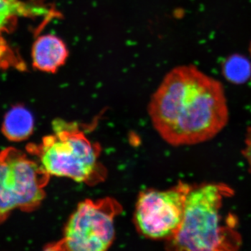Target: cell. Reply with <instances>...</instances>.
I'll return each mask as SVG.
<instances>
[{
    "label": "cell",
    "mask_w": 251,
    "mask_h": 251,
    "mask_svg": "<svg viewBox=\"0 0 251 251\" xmlns=\"http://www.w3.org/2000/svg\"><path fill=\"white\" fill-rule=\"evenodd\" d=\"M149 113L155 129L173 146L204 143L228 121L221 82L192 66L175 68L153 94Z\"/></svg>",
    "instance_id": "cell-1"
},
{
    "label": "cell",
    "mask_w": 251,
    "mask_h": 251,
    "mask_svg": "<svg viewBox=\"0 0 251 251\" xmlns=\"http://www.w3.org/2000/svg\"><path fill=\"white\" fill-rule=\"evenodd\" d=\"M227 185L192 188L186 198L179 229L166 241L167 249L186 251H233L242 245L237 219L225 214L224 202L233 196Z\"/></svg>",
    "instance_id": "cell-2"
},
{
    "label": "cell",
    "mask_w": 251,
    "mask_h": 251,
    "mask_svg": "<svg viewBox=\"0 0 251 251\" xmlns=\"http://www.w3.org/2000/svg\"><path fill=\"white\" fill-rule=\"evenodd\" d=\"M52 128V134L27 148L45 171L50 176L69 178L89 186L103 181L107 171L99 161L100 145L91 141L78 124L57 119Z\"/></svg>",
    "instance_id": "cell-3"
},
{
    "label": "cell",
    "mask_w": 251,
    "mask_h": 251,
    "mask_svg": "<svg viewBox=\"0 0 251 251\" xmlns=\"http://www.w3.org/2000/svg\"><path fill=\"white\" fill-rule=\"evenodd\" d=\"M122 211V206L113 198L82 201L68 220L62 238L46 250H108L115 240V218Z\"/></svg>",
    "instance_id": "cell-4"
},
{
    "label": "cell",
    "mask_w": 251,
    "mask_h": 251,
    "mask_svg": "<svg viewBox=\"0 0 251 251\" xmlns=\"http://www.w3.org/2000/svg\"><path fill=\"white\" fill-rule=\"evenodd\" d=\"M50 175L40 163L21 150L5 149L0 153V224L15 209L31 212L41 205Z\"/></svg>",
    "instance_id": "cell-5"
},
{
    "label": "cell",
    "mask_w": 251,
    "mask_h": 251,
    "mask_svg": "<svg viewBox=\"0 0 251 251\" xmlns=\"http://www.w3.org/2000/svg\"><path fill=\"white\" fill-rule=\"evenodd\" d=\"M192 186L180 182L165 191H142L135 205V227L144 237L168 240L179 229L185 204Z\"/></svg>",
    "instance_id": "cell-6"
},
{
    "label": "cell",
    "mask_w": 251,
    "mask_h": 251,
    "mask_svg": "<svg viewBox=\"0 0 251 251\" xmlns=\"http://www.w3.org/2000/svg\"><path fill=\"white\" fill-rule=\"evenodd\" d=\"M69 56L67 46L53 34L39 36L33 44L31 59L33 67L46 73H55L65 64Z\"/></svg>",
    "instance_id": "cell-7"
},
{
    "label": "cell",
    "mask_w": 251,
    "mask_h": 251,
    "mask_svg": "<svg viewBox=\"0 0 251 251\" xmlns=\"http://www.w3.org/2000/svg\"><path fill=\"white\" fill-rule=\"evenodd\" d=\"M44 11V8L35 3L23 0H0V55L6 54L3 34L16 28L19 18L40 16Z\"/></svg>",
    "instance_id": "cell-8"
},
{
    "label": "cell",
    "mask_w": 251,
    "mask_h": 251,
    "mask_svg": "<svg viewBox=\"0 0 251 251\" xmlns=\"http://www.w3.org/2000/svg\"><path fill=\"white\" fill-rule=\"evenodd\" d=\"M34 126V117L31 112L22 105H16L5 115L1 130L8 140L20 142L30 136Z\"/></svg>",
    "instance_id": "cell-9"
},
{
    "label": "cell",
    "mask_w": 251,
    "mask_h": 251,
    "mask_svg": "<svg viewBox=\"0 0 251 251\" xmlns=\"http://www.w3.org/2000/svg\"><path fill=\"white\" fill-rule=\"evenodd\" d=\"M223 72L229 82L244 84L251 78V63L244 56L234 54L224 62Z\"/></svg>",
    "instance_id": "cell-10"
},
{
    "label": "cell",
    "mask_w": 251,
    "mask_h": 251,
    "mask_svg": "<svg viewBox=\"0 0 251 251\" xmlns=\"http://www.w3.org/2000/svg\"><path fill=\"white\" fill-rule=\"evenodd\" d=\"M244 155L251 171V127L248 129L247 135H246Z\"/></svg>",
    "instance_id": "cell-11"
},
{
    "label": "cell",
    "mask_w": 251,
    "mask_h": 251,
    "mask_svg": "<svg viewBox=\"0 0 251 251\" xmlns=\"http://www.w3.org/2000/svg\"><path fill=\"white\" fill-rule=\"evenodd\" d=\"M250 52H251V46H250Z\"/></svg>",
    "instance_id": "cell-12"
}]
</instances>
